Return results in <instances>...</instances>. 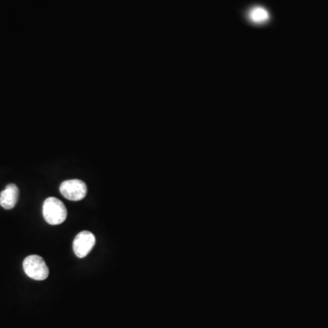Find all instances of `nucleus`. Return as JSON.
<instances>
[{
    "label": "nucleus",
    "mask_w": 328,
    "mask_h": 328,
    "mask_svg": "<svg viewBox=\"0 0 328 328\" xmlns=\"http://www.w3.org/2000/svg\"><path fill=\"white\" fill-rule=\"evenodd\" d=\"M42 211L44 219L50 225H61L68 215L65 204L55 197L45 200Z\"/></svg>",
    "instance_id": "f257e3e1"
},
{
    "label": "nucleus",
    "mask_w": 328,
    "mask_h": 328,
    "mask_svg": "<svg viewBox=\"0 0 328 328\" xmlns=\"http://www.w3.org/2000/svg\"><path fill=\"white\" fill-rule=\"evenodd\" d=\"M23 269L29 278L42 281L46 280L50 274V269L43 258L33 254L25 258L23 262Z\"/></svg>",
    "instance_id": "f03ea898"
},
{
    "label": "nucleus",
    "mask_w": 328,
    "mask_h": 328,
    "mask_svg": "<svg viewBox=\"0 0 328 328\" xmlns=\"http://www.w3.org/2000/svg\"><path fill=\"white\" fill-rule=\"evenodd\" d=\"M60 193L70 201H81L87 195L88 189L86 183L80 180H68L61 183L59 187Z\"/></svg>",
    "instance_id": "7ed1b4c3"
},
{
    "label": "nucleus",
    "mask_w": 328,
    "mask_h": 328,
    "mask_svg": "<svg viewBox=\"0 0 328 328\" xmlns=\"http://www.w3.org/2000/svg\"><path fill=\"white\" fill-rule=\"evenodd\" d=\"M96 244V237L93 233L88 231L79 233L73 242V251L79 258L87 256Z\"/></svg>",
    "instance_id": "20e7f679"
},
{
    "label": "nucleus",
    "mask_w": 328,
    "mask_h": 328,
    "mask_svg": "<svg viewBox=\"0 0 328 328\" xmlns=\"http://www.w3.org/2000/svg\"><path fill=\"white\" fill-rule=\"evenodd\" d=\"M19 191L16 184L10 183L0 193V206L6 210H11L16 206Z\"/></svg>",
    "instance_id": "39448f33"
},
{
    "label": "nucleus",
    "mask_w": 328,
    "mask_h": 328,
    "mask_svg": "<svg viewBox=\"0 0 328 328\" xmlns=\"http://www.w3.org/2000/svg\"><path fill=\"white\" fill-rule=\"evenodd\" d=\"M249 19L254 24H264L269 20V13L262 7H255L250 10Z\"/></svg>",
    "instance_id": "423d86ee"
}]
</instances>
